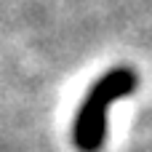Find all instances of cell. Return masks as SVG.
Instances as JSON below:
<instances>
[{"mask_svg": "<svg viewBox=\"0 0 152 152\" xmlns=\"http://www.w3.org/2000/svg\"><path fill=\"white\" fill-rule=\"evenodd\" d=\"M136 72L128 64L110 67L80 102L72 120V142L80 152H99L107 142V110L136 91Z\"/></svg>", "mask_w": 152, "mask_h": 152, "instance_id": "obj_1", "label": "cell"}]
</instances>
